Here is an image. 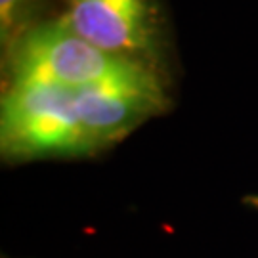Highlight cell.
<instances>
[{
    "label": "cell",
    "instance_id": "obj_4",
    "mask_svg": "<svg viewBox=\"0 0 258 258\" xmlns=\"http://www.w3.org/2000/svg\"><path fill=\"white\" fill-rule=\"evenodd\" d=\"M44 10V0H0V46L2 54L16 44L23 33L37 25Z\"/></svg>",
    "mask_w": 258,
    "mask_h": 258
},
{
    "label": "cell",
    "instance_id": "obj_3",
    "mask_svg": "<svg viewBox=\"0 0 258 258\" xmlns=\"http://www.w3.org/2000/svg\"><path fill=\"white\" fill-rule=\"evenodd\" d=\"M59 18L98 48L165 71L168 29L161 0H61Z\"/></svg>",
    "mask_w": 258,
    "mask_h": 258
},
{
    "label": "cell",
    "instance_id": "obj_5",
    "mask_svg": "<svg viewBox=\"0 0 258 258\" xmlns=\"http://www.w3.org/2000/svg\"><path fill=\"white\" fill-rule=\"evenodd\" d=\"M243 203L252 207V209H256L258 211V195H247L245 199H243Z\"/></svg>",
    "mask_w": 258,
    "mask_h": 258
},
{
    "label": "cell",
    "instance_id": "obj_2",
    "mask_svg": "<svg viewBox=\"0 0 258 258\" xmlns=\"http://www.w3.org/2000/svg\"><path fill=\"white\" fill-rule=\"evenodd\" d=\"M4 84L168 98L166 73L88 42L59 16L40 19L2 54Z\"/></svg>",
    "mask_w": 258,
    "mask_h": 258
},
{
    "label": "cell",
    "instance_id": "obj_1",
    "mask_svg": "<svg viewBox=\"0 0 258 258\" xmlns=\"http://www.w3.org/2000/svg\"><path fill=\"white\" fill-rule=\"evenodd\" d=\"M168 105L170 100L111 90L4 84L0 153L8 163L98 155Z\"/></svg>",
    "mask_w": 258,
    "mask_h": 258
}]
</instances>
